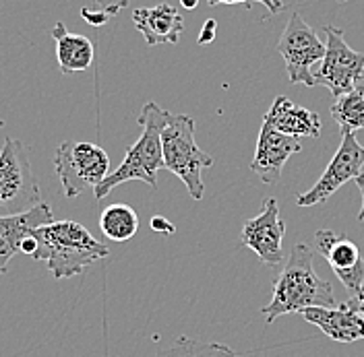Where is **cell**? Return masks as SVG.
<instances>
[{"label":"cell","instance_id":"1","mask_svg":"<svg viewBox=\"0 0 364 357\" xmlns=\"http://www.w3.org/2000/svg\"><path fill=\"white\" fill-rule=\"evenodd\" d=\"M315 252L306 244H296L288 263L273 283L272 302L261 310L267 322L284 314H302L306 308L336 306V295L329 281L321 279L313 267Z\"/></svg>","mask_w":364,"mask_h":357},{"label":"cell","instance_id":"2","mask_svg":"<svg viewBox=\"0 0 364 357\" xmlns=\"http://www.w3.org/2000/svg\"><path fill=\"white\" fill-rule=\"evenodd\" d=\"M33 236L38 240L33 258L46 263L56 281L81 275L93 263L110 254L106 246L91 236L87 227L70 219L50 221L38 227Z\"/></svg>","mask_w":364,"mask_h":357},{"label":"cell","instance_id":"3","mask_svg":"<svg viewBox=\"0 0 364 357\" xmlns=\"http://www.w3.org/2000/svg\"><path fill=\"white\" fill-rule=\"evenodd\" d=\"M170 112L159 108L156 101H147L139 116V124L143 133L139 136L135 145L127 151V157L122 163L102 180L93 194L97 201L106 199L116 186L141 180L149 184L151 188L158 186V172L164 167V149H161V131L168 120Z\"/></svg>","mask_w":364,"mask_h":357},{"label":"cell","instance_id":"4","mask_svg":"<svg viewBox=\"0 0 364 357\" xmlns=\"http://www.w3.org/2000/svg\"><path fill=\"white\" fill-rule=\"evenodd\" d=\"M161 149L164 167L184 182L195 201H201L205 194L203 170L213 165V157L197 145L195 120L186 114H170L161 131Z\"/></svg>","mask_w":364,"mask_h":357},{"label":"cell","instance_id":"5","mask_svg":"<svg viewBox=\"0 0 364 357\" xmlns=\"http://www.w3.org/2000/svg\"><path fill=\"white\" fill-rule=\"evenodd\" d=\"M54 172L65 197L77 199L110 174V157L95 143L65 141L54 153Z\"/></svg>","mask_w":364,"mask_h":357},{"label":"cell","instance_id":"6","mask_svg":"<svg viewBox=\"0 0 364 357\" xmlns=\"http://www.w3.org/2000/svg\"><path fill=\"white\" fill-rule=\"evenodd\" d=\"M42 192L27 147L17 138H6L0 149V209L15 215L40 204Z\"/></svg>","mask_w":364,"mask_h":357},{"label":"cell","instance_id":"7","mask_svg":"<svg viewBox=\"0 0 364 357\" xmlns=\"http://www.w3.org/2000/svg\"><path fill=\"white\" fill-rule=\"evenodd\" d=\"M277 50L286 62V72L292 85H306V87L317 85L313 67L323 60L325 44L318 40L315 29L298 13H292V17L286 23L282 38L277 42Z\"/></svg>","mask_w":364,"mask_h":357},{"label":"cell","instance_id":"8","mask_svg":"<svg viewBox=\"0 0 364 357\" xmlns=\"http://www.w3.org/2000/svg\"><path fill=\"white\" fill-rule=\"evenodd\" d=\"M315 77L317 85L327 87L336 99L356 89L364 79V54L346 44L341 29L333 25L325 27V56Z\"/></svg>","mask_w":364,"mask_h":357},{"label":"cell","instance_id":"9","mask_svg":"<svg viewBox=\"0 0 364 357\" xmlns=\"http://www.w3.org/2000/svg\"><path fill=\"white\" fill-rule=\"evenodd\" d=\"M340 149L336 151L333 159L329 161L327 170L323 176L315 182V186L302 194L296 197L298 207H313L325 202L338 188H341L346 182L354 180L364 165V147L358 143V138L350 131H341Z\"/></svg>","mask_w":364,"mask_h":357},{"label":"cell","instance_id":"10","mask_svg":"<svg viewBox=\"0 0 364 357\" xmlns=\"http://www.w3.org/2000/svg\"><path fill=\"white\" fill-rule=\"evenodd\" d=\"M284 234H286V224L279 217L277 201L267 199L263 204V211L245 224L240 240L257 254V258L263 265L279 267L284 263V250H282Z\"/></svg>","mask_w":364,"mask_h":357},{"label":"cell","instance_id":"11","mask_svg":"<svg viewBox=\"0 0 364 357\" xmlns=\"http://www.w3.org/2000/svg\"><path fill=\"white\" fill-rule=\"evenodd\" d=\"M317 252L333 268L336 277L343 283L350 293H356L364 287V258L358 246L352 240L338 236L331 229H318L315 234Z\"/></svg>","mask_w":364,"mask_h":357},{"label":"cell","instance_id":"12","mask_svg":"<svg viewBox=\"0 0 364 357\" xmlns=\"http://www.w3.org/2000/svg\"><path fill=\"white\" fill-rule=\"evenodd\" d=\"M300 151H302V145L296 136L279 133L272 124L263 122L259 138H257L255 157L250 161V170L252 174L261 178L263 184H275L282 178V170L286 161Z\"/></svg>","mask_w":364,"mask_h":357},{"label":"cell","instance_id":"13","mask_svg":"<svg viewBox=\"0 0 364 357\" xmlns=\"http://www.w3.org/2000/svg\"><path fill=\"white\" fill-rule=\"evenodd\" d=\"M54 221L52 209L40 202L29 211L15 213V215H0V268H6L9 260L21 252L25 238L33 236L38 227Z\"/></svg>","mask_w":364,"mask_h":357},{"label":"cell","instance_id":"14","mask_svg":"<svg viewBox=\"0 0 364 357\" xmlns=\"http://www.w3.org/2000/svg\"><path fill=\"white\" fill-rule=\"evenodd\" d=\"M302 318L311 324H315L323 335L338 341V343H354L364 339V314L358 310L341 306H315L306 308Z\"/></svg>","mask_w":364,"mask_h":357},{"label":"cell","instance_id":"15","mask_svg":"<svg viewBox=\"0 0 364 357\" xmlns=\"http://www.w3.org/2000/svg\"><path fill=\"white\" fill-rule=\"evenodd\" d=\"M133 23L139 33H143L147 45L178 44L181 33L184 31L182 15L168 2H161L149 9H135Z\"/></svg>","mask_w":364,"mask_h":357},{"label":"cell","instance_id":"16","mask_svg":"<svg viewBox=\"0 0 364 357\" xmlns=\"http://www.w3.org/2000/svg\"><path fill=\"white\" fill-rule=\"evenodd\" d=\"M263 122L272 124L275 131L290 136H311L318 138L323 124H321V116L315 110L302 108L298 104H292L288 97L279 95L275 97L269 108V112L265 114Z\"/></svg>","mask_w":364,"mask_h":357},{"label":"cell","instance_id":"17","mask_svg":"<svg viewBox=\"0 0 364 357\" xmlns=\"http://www.w3.org/2000/svg\"><path fill=\"white\" fill-rule=\"evenodd\" d=\"M52 38L56 42V60L63 75L87 70L93 62V44L85 35L70 33L67 25L58 21L52 27Z\"/></svg>","mask_w":364,"mask_h":357},{"label":"cell","instance_id":"18","mask_svg":"<svg viewBox=\"0 0 364 357\" xmlns=\"http://www.w3.org/2000/svg\"><path fill=\"white\" fill-rule=\"evenodd\" d=\"M100 229L112 242H127L139 231V215L133 207L114 202L100 215Z\"/></svg>","mask_w":364,"mask_h":357},{"label":"cell","instance_id":"19","mask_svg":"<svg viewBox=\"0 0 364 357\" xmlns=\"http://www.w3.org/2000/svg\"><path fill=\"white\" fill-rule=\"evenodd\" d=\"M331 118L340 124L341 131H364V87L358 85L356 89L348 91L338 97L331 106Z\"/></svg>","mask_w":364,"mask_h":357},{"label":"cell","instance_id":"20","mask_svg":"<svg viewBox=\"0 0 364 357\" xmlns=\"http://www.w3.org/2000/svg\"><path fill=\"white\" fill-rule=\"evenodd\" d=\"M156 357H240L234 349L220 343H197L191 339H178L172 347L161 349Z\"/></svg>","mask_w":364,"mask_h":357},{"label":"cell","instance_id":"21","mask_svg":"<svg viewBox=\"0 0 364 357\" xmlns=\"http://www.w3.org/2000/svg\"><path fill=\"white\" fill-rule=\"evenodd\" d=\"M209 6H218V4H240V2H261L269 9L272 15H277L284 11V2L282 0H207Z\"/></svg>","mask_w":364,"mask_h":357},{"label":"cell","instance_id":"22","mask_svg":"<svg viewBox=\"0 0 364 357\" xmlns=\"http://www.w3.org/2000/svg\"><path fill=\"white\" fill-rule=\"evenodd\" d=\"M100 11H104L106 15H110V17H114V15H118L122 9H127V4L131 2V0H91Z\"/></svg>","mask_w":364,"mask_h":357},{"label":"cell","instance_id":"23","mask_svg":"<svg viewBox=\"0 0 364 357\" xmlns=\"http://www.w3.org/2000/svg\"><path fill=\"white\" fill-rule=\"evenodd\" d=\"M81 17L85 19V21L90 23V25H95V27H100V25H104V23H108L110 19V15H106L104 11H91V9H81Z\"/></svg>","mask_w":364,"mask_h":357},{"label":"cell","instance_id":"24","mask_svg":"<svg viewBox=\"0 0 364 357\" xmlns=\"http://www.w3.org/2000/svg\"><path fill=\"white\" fill-rule=\"evenodd\" d=\"M151 229H154V231H158V234H164V236H170V234H174V225L170 224L168 219L159 217V215L151 219Z\"/></svg>","mask_w":364,"mask_h":357},{"label":"cell","instance_id":"25","mask_svg":"<svg viewBox=\"0 0 364 357\" xmlns=\"http://www.w3.org/2000/svg\"><path fill=\"white\" fill-rule=\"evenodd\" d=\"M215 27H218V23L213 21V19L205 21L203 29H201V35H199V44H207V42H211L215 38Z\"/></svg>","mask_w":364,"mask_h":357},{"label":"cell","instance_id":"26","mask_svg":"<svg viewBox=\"0 0 364 357\" xmlns=\"http://www.w3.org/2000/svg\"><path fill=\"white\" fill-rule=\"evenodd\" d=\"M348 308H352V310H358V312L364 314V287L360 291H356V293H352V297L348 300V302H343Z\"/></svg>","mask_w":364,"mask_h":357},{"label":"cell","instance_id":"27","mask_svg":"<svg viewBox=\"0 0 364 357\" xmlns=\"http://www.w3.org/2000/svg\"><path fill=\"white\" fill-rule=\"evenodd\" d=\"M354 180H356V186H358V190H360V194H363V207H360V213H358V221L363 224L364 221V174H358Z\"/></svg>","mask_w":364,"mask_h":357},{"label":"cell","instance_id":"28","mask_svg":"<svg viewBox=\"0 0 364 357\" xmlns=\"http://www.w3.org/2000/svg\"><path fill=\"white\" fill-rule=\"evenodd\" d=\"M181 4L184 9H188V11H193V9H197V4H199V0H181Z\"/></svg>","mask_w":364,"mask_h":357},{"label":"cell","instance_id":"29","mask_svg":"<svg viewBox=\"0 0 364 357\" xmlns=\"http://www.w3.org/2000/svg\"><path fill=\"white\" fill-rule=\"evenodd\" d=\"M6 273V268H0V275H4Z\"/></svg>","mask_w":364,"mask_h":357},{"label":"cell","instance_id":"30","mask_svg":"<svg viewBox=\"0 0 364 357\" xmlns=\"http://www.w3.org/2000/svg\"><path fill=\"white\" fill-rule=\"evenodd\" d=\"M2 126H4V120H0V128H2Z\"/></svg>","mask_w":364,"mask_h":357},{"label":"cell","instance_id":"31","mask_svg":"<svg viewBox=\"0 0 364 357\" xmlns=\"http://www.w3.org/2000/svg\"><path fill=\"white\" fill-rule=\"evenodd\" d=\"M338 2H346V0H338Z\"/></svg>","mask_w":364,"mask_h":357}]
</instances>
